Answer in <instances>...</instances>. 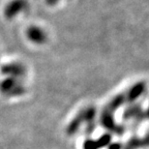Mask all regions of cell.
Segmentation results:
<instances>
[{"mask_svg":"<svg viewBox=\"0 0 149 149\" xmlns=\"http://www.w3.org/2000/svg\"><path fill=\"white\" fill-rule=\"evenodd\" d=\"M28 8V3L26 0H11L4 9V15L7 19L16 17L20 13H23Z\"/></svg>","mask_w":149,"mask_h":149,"instance_id":"1","label":"cell"},{"mask_svg":"<svg viewBox=\"0 0 149 149\" xmlns=\"http://www.w3.org/2000/svg\"><path fill=\"white\" fill-rule=\"evenodd\" d=\"M26 36L29 39V41L35 44H43L46 40V34L44 33V31L36 26L29 27L26 30Z\"/></svg>","mask_w":149,"mask_h":149,"instance_id":"2","label":"cell"},{"mask_svg":"<svg viewBox=\"0 0 149 149\" xmlns=\"http://www.w3.org/2000/svg\"><path fill=\"white\" fill-rule=\"evenodd\" d=\"M109 139H111L109 136H104L102 139H98L99 141H88L83 144V149H99L108 144L109 142Z\"/></svg>","mask_w":149,"mask_h":149,"instance_id":"3","label":"cell"},{"mask_svg":"<svg viewBox=\"0 0 149 149\" xmlns=\"http://www.w3.org/2000/svg\"><path fill=\"white\" fill-rule=\"evenodd\" d=\"M143 144L145 146H149V134L147 135V136L145 138L143 141H141V145Z\"/></svg>","mask_w":149,"mask_h":149,"instance_id":"4","label":"cell"},{"mask_svg":"<svg viewBox=\"0 0 149 149\" xmlns=\"http://www.w3.org/2000/svg\"><path fill=\"white\" fill-rule=\"evenodd\" d=\"M121 144H119V143H115V144H112L109 146V149H121Z\"/></svg>","mask_w":149,"mask_h":149,"instance_id":"5","label":"cell"},{"mask_svg":"<svg viewBox=\"0 0 149 149\" xmlns=\"http://www.w3.org/2000/svg\"><path fill=\"white\" fill-rule=\"evenodd\" d=\"M147 116H148V118H149V109H148V111H147V114H146Z\"/></svg>","mask_w":149,"mask_h":149,"instance_id":"6","label":"cell"},{"mask_svg":"<svg viewBox=\"0 0 149 149\" xmlns=\"http://www.w3.org/2000/svg\"><path fill=\"white\" fill-rule=\"evenodd\" d=\"M127 149H129V148H127Z\"/></svg>","mask_w":149,"mask_h":149,"instance_id":"7","label":"cell"}]
</instances>
